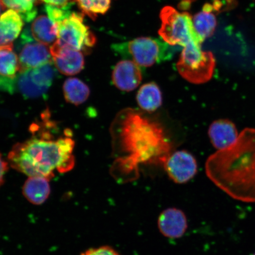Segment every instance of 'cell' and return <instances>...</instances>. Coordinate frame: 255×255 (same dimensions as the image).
I'll list each match as a JSON object with an SVG mask.
<instances>
[{"instance_id": "1", "label": "cell", "mask_w": 255, "mask_h": 255, "mask_svg": "<svg viewBox=\"0 0 255 255\" xmlns=\"http://www.w3.org/2000/svg\"><path fill=\"white\" fill-rule=\"evenodd\" d=\"M116 159L111 174L119 181L135 180L140 165H164L172 146L160 124L133 109L121 111L111 128Z\"/></svg>"}, {"instance_id": "2", "label": "cell", "mask_w": 255, "mask_h": 255, "mask_svg": "<svg viewBox=\"0 0 255 255\" xmlns=\"http://www.w3.org/2000/svg\"><path fill=\"white\" fill-rule=\"evenodd\" d=\"M207 177L236 200L255 202V129L247 128L229 147L210 155Z\"/></svg>"}, {"instance_id": "3", "label": "cell", "mask_w": 255, "mask_h": 255, "mask_svg": "<svg viewBox=\"0 0 255 255\" xmlns=\"http://www.w3.org/2000/svg\"><path fill=\"white\" fill-rule=\"evenodd\" d=\"M67 133L55 138L50 132H41L29 139L19 142L8 155L10 166L28 177L39 176L50 180L54 171L67 173L74 167V140Z\"/></svg>"}, {"instance_id": "4", "label": "cell", "mask_w": 255, "mask_h": 255, "mask_svg": "<svg viewBox=\"0 0 255 255\" xmlns=\"http://www.w3.org/2000/svg\"><path fill=\"white\" fill-rule=\"evenodd\" d=\"M159 36L170 46L183 49L201 47L204 40L194 29L193 18L189 12L178 11L170 6L161 9Z\"/></svg>"}, {"instance_id": "5", "label": "cell", "mask_w": 255, "mask_h": 255, "mask_svg": "<svg viewBox=\"0 0 255 255\" xmlns=\"http://www.w3.org/2000/svg\"><path fill=\"white\" fill-rule=\"evenodd\" d=\"M171 46L162 39L139 37L115 44L114 49L124 59L132 60L139 67L148 68L155 63L170 60L174 52Z\"/></svg>"}, {"instance_id": "6", "label": "cell", "mask_w": 255, "mask_h": 255, "mask_svg": "<svg viewBox=\"0 0 255 255\" xmlns=\"http://www.w3.org/2000/svg\"><path fill=\"white\" fill-rule=\"evenodd\" d=\"M216 66L211 52H203L202 48L183 49L177 68L180 75L191 84H205L212 79Z\"/></svg>"}, {"instance_id": "7", "label": "cell", "mask_w": 255, "mask_h": 255, "mask_svg": "<svg viewBox=\"0 0 255 255\" xmlns=\"http://www.w3.org/2000/svg\"><path fill=\"white\" fill-rule=\"evenodd\" d=\"M84 14L73 12L58 24L56 43L60 46L87 53L95 45L96 38L84 23Z\"/></svg>"}, {"instance_id": "8", "label": "cell", "mask_w": 255, "mask_h": 255, "mask_svg": "<svg viewBox=\"0 0 255 255\" xmlns=\"http://www.w3.org/2000/svg\"><path fill=\"white\" fill-rule=\"evenodd\" d=\"M55 73L52 62L20 73L17 79L18 90L25 97H39L52 85Z\"/></svg>"}, {"instance_id": "9", "label": "cell", "mask_w": 255, "mask_h": 255, "mask_svg": "<svg viewBox=\"0 0 255 255\" xmlns=\"http://www.w3.org/2000/svg\"><path fill=\"white\" fill-rule=\"evenodd\" d=\"M19 52V73L53 62L50 47L33 39L30 31L25 30L21 36Z\"/></svg>"}, {"instance_id": "10", "label": "cell", "mask_w": 255, "mask_h": 255, "mask_svg": "<svg viewBox=\"0 0 255 255\" xmlns=\"http://www.w3.org/2000/svg\"><path fill=\"white\" fill-rule=\"evenodd\" d=\"M164 167L170 179L180 184L189 182L195 176L198 170L196 158L186 150L171 153Z\"/></svg>"}, {"instance_id": "11", "label": "cell", "mask_w": 255, "mask_h": 255, "mask_svg": "<svg viewBox=\"0 0 255 255\" xmlns=\"http://www.w3.org/2000/svg\"><path fill=\"white\" fill-rule=\"evenodd\" d=\"M53 62L58 71L66 76L78 74L84 69V55L79 51L60 46L56 43L50 47Z\"/></svg>"}, {"instance_id": "12", "label": "cell", "mask_w": 255, "mask_h": 255, "mask_svg": "<svg viewBox=\"0 0 255 255\" xmlns=\"http://www.w3.org/2000/svg\"><path fill=\"white\" fill-rule=\"evenodd\" d=\"M140 67L132 60L124 59L118 63L113 70V84L120 91L135 90L142 81Z\"/></svg>"}, {"instance_id": "13", "label": "cell", "mask_w": 255, "mask_h": 255, "mask_svg": "<svg viewBox=\"0 0 255 255\" xmlns=\"http://www.w3.org/2000/svg\"><path fill=\"white\" fill-rule=\"evenodd\" d=\"M158 228L161 234L169 239H179L188 228L187 219L182 210L168 208L162 211L158 219Z\"/></svg>"}, {"instance_id": "14", "label": "cell", "mask_w": 255, "mask_h": 255, "mask_svg": "<svg viewBox=\"0 0 255 255\" xmlns=\"http://www.w3.org/2000/svg\"><path fill=\"white\" fill-rule=\"evenodd\" d=\"M208 134L213 146L218 151L234 144L239 135L234 123L226 119L216 120L212 123L209 127Z\"/></svg>"}, {"instance_id": "15", "label": "cell", "mask_w": 255, "mask_h": 255, "mask_svg": "<svg viewBox=\"0 0 255 255\" xmlns=\"http://www.w3.org/2000/svg\"><path fill=\"white\" fill-rule=\"evenodd\" d=\"M23 26V19L17 12L8 9L0 16V47L13 45Z\"/></svg>"}, {"instance_id": "16", "label": "cell", "mask_w": 255, "mask_h": 255, "mask_svg": "<svg viewBox=\"0 0 255 255\" xmlns=\"http://www.w3.org/2000/svg\"><path fill=\"white\" fill-rule=\"evenodd\" d=\"M49 181L43 177H28L23 187L25 198L33 205H42L50 196Z\"/></svg>"}, {"instance_id": "17", "label": "cell", "mask_w": 255, "mask_h": 255, "mask_svg": "<svg viewBox=\"0 0 255 255\" xmlns=\"http://www.w3.org/2000/svg\"><path fill=\"white\" fill-rule=\"evenodd\" d=\"M30 32L35 40L52 46L57 40L58 25L48 15H41L34 20Z\"/></svg>"}, {"instance_id": "18", "label": "cell", "mask_w": 255, "mask_h": 255, "mask_svg": "<svg viewBox=\"0 0 255 255\" xmlns=\"http://www.w3.org/2000/svg\"><path fill=\"white\" fill-rule=\"evenodd\" d=\"M136 101L138 106L148 113L157 110L162 104L160 88L154 82L143 85L137 92Z\"/></svg>"}, {"instance_id": "19", "label": "cell", "mask_w": 255, "mask_h": 255, "mask_svg": "<svg viewBox=\"0 0 255 255\" xmlns=\"http://www.w3.org/2000/svg\"><path fill=\"white\" fill-rule=\"evenodd\" d=\"M214 9L212 4H206L203 10L193 18L194 29L204 41L211 37L216 30L217 20L213 12Z\"/></svg>"}, {"instance_id": "20", "label": "cell", "mask_w": 255, "mask_h": 255, "mask_svg": "<svg viewBox=\"0 0 255 255\" xmlns=\"http://www.w3.org/2000/svg\"><path fill=\"white\" fill-rule=\"evenodd\" d=\"M63 94L68 103L79 105L87 101L90 95V89L84 82L78 78H72L64 83Z\"/></svg>"}, {"instance_id": "21", "label": "cell", "mask_w": 255, "mask_h": 255, "mask_svg": "<svg viewBox=\"0 0 255 255\" xmlns=\"http://www.w3.org/2000/svg\"><path fill=\"white\" fill-rule=\"evenodd\" d=\"M18 57L13 51V45L0 47V76L13 79L19 73Z\"/></svg>"}, {"instance_id": "22", "label": "cell", "mask_w": 255, "mask_h": 255, "mask_svg": "<svg viewBox=\"0 0 255 255\" xmlns=\"http://www.w3.org/2000/svg\"><path fill=\"white\" fill-rule=\"evenodd\" d=\"M5 8L12 9L20 15L23 20L30 22L37 14L36 5L40 0H1Z\"/></svg>"}, {"instance_id": "23", "label": "cell", "mask_w": 255, "mask_h": 255, "mask_svg": "<svg viewBox=\"0 0 255 255\" xmlns=\"http://www.w3.org/2000/svg\"><path fill=\"white\" fill-rule=\"evenodd\" d=\"M112 0H74L77 3L83 14L87 15L93 20L99 14H104L111 5Z\"/></svg>"}, {"instance_id": "24", "label": "cell", "mask_w": 255, "mask_h": 255, "mask_svg": "<svg viewBox=\"0 0 255 255\" xmlns=\"http://www.w3.org/2000/svg\"><path fill=\"white\" fill-rule=\"evenodd\" d=\"M69 9L70 8H60L53 5H45V11L48 17L57 25L72 13Z\"/></svg>"}, {"instance_id": "25", "label": "cell", "mask_w": 255, "mask_h": 255, "mask_svg": "<svg viewBox=\"0 0 255 255\" xmlns=\"http://www.w3.org/2000/svg\"><path fill=\"white\" fill-rule=\"evenodd\" d=\"M81 255H121L113 248L109 246H103L89 249L82 253Z\"/></svg>"}, {"instance_id": "26", "label": "cell", "mask_w": 255, "mask_h": 255, "mask_svg": "<svg viewBox=\"0 0 255 255\" xmlns=\"http://www.w3.org/2000/svg\"><path fill=\"white\" fill-rule=\"evenodd\" d=\"M47 5L55 6L60 8H71L74 0H40Z\"/></svg>"}, {"instance_id": "27", "label": "cell", "mask_w": 255, "mask_h": 255, "mask_svg": "<svg viewBox=\"0 0 255 255\" xmlns=\"http://www.w3.org/2000/svg\"><path fill=\"white\" fill-rule=\"evenodd\" d=\"M8 170V164L0 154V187L4 183L5 175Z\"/></svg>"}, {"instance_id": "28", "label": "cell", "mask_w": 255, "mask_h": 255, "mask_svg": "<svg viewBox=\"0 0 255 255\" xmlns=\"http://www.w3.org/2000/svg\"><path fill=\"white\" fill-rule=\"evenodd\" d=\"M181 4H183V7L184 8H188L189 7V5L191 4V2H193L194 1H195V0H181Z\"/></svg>"}, {"instance_id": "29", "label": "cell", "mask_w": 255, "mask_h": 255, "mask_svg": "<svg viewBox=\"0 0 255 255\" xmlns=\"http://www.w3.org/2000/svg\"><path fill=\"white\" fill-rule=\"evenodd\" d=\"M5 9L4 5H3L1 0H0V16L2 15V12Z\"/></svg>"}, {"instance_id": "30", "label": "cell", "mask_w": 255, "mask_h": 255, "mask_svg": "<svg viewBox=\"0 0 255 255\" xmlns=\"http://www.w3.org/2000/svg\"><path fill=\"white\" fill-rule=\"evenodd\" d=\"M226 1H228V2H231L232 1H233V0H226Z\"/></svg>"}, {"instance_id": "31", "label": "cell", "mask_w": 255, "mask_h": 255, "mask_svg": "<svg viewBox=\"0 0 255 255\" xmlns=\"http://www.w3.org/2000/svg\"><path fill=\"white\" fill-rule=\"evenodd\" d=\"M253 255H255V254H254Z\"/></svg>"}]
</instances>
